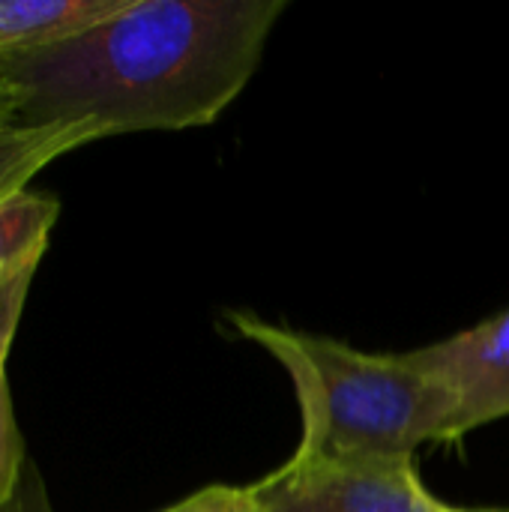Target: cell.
Listing matches in <instances>:
<instances>
[{
	"instance_id": "4fadbf2b",
	"label": "cell",
	"mask_w": 509,
	"mask_h": 512,
	"mask_svg": "<svg viewBox=\"0 0 509 512\" xmlns=\"http://www.w3.org/2000/svg\"><path fill=\"white\" fill-rule=\"evenodd\" d=\"M456 512H477V510H456ZM489 512H509V510H489Z\"/></svg>"
},
{
	"instance_id": "8fae6325",
	"label": "cell",
	"mask_w": 509,
	"mask_h": 512,
	"mask_svg": "<svg viewBox=\"0 0 509 512\" xmlns=\"http://www.w3.org/2000/svg\"><path fill=\"white\" fill-rule=\"evenodd\" d=\"M0 512H54L48 489H45V480H42V474H39V468L33 462H27V468L21 474V483H18V492L12 495V501Z\"/></svg>"
},
{
	"instance_id": "7a4b0ae2",
	"label": "cell",
	"mask_w": 509,
	"mask_h": 512,
	"mask_svg": "<svg viewBox=\"0 0 509 512\" xmlns=\"http://www.w3.org/2000/svg\"><path fill=\"white\" fill-rule=\"evenodd\" d=\"M228 324L264 348L297 390L303 438L294 459H414L423 444L465 438L456 393L420 351L366 354L252 312H228Z\"/></svg>"
},
{
	"instance_id": "6da1fadb",
	"label": "cell",
	"mask_w": 509,
	"mask_h": 512,
	"mask_svg": "<svg viewBox=\"0 0 509 512\" xmlns=\"http://www.w3.org/2000/svg\"><path fill=\"white\" fill-rule=\"evenodd\" d=\"M288 0H129L102 24L12 57L21 123L87 126L96 141L144 129H189L252 81Z\"/></svg>"
},
{
	"instance_id": "ba28073f",
	"label": "cell",
	"mask_w": 509,
	"mask_h": 512,
	"mask_svg": "<svg viewBox=\"0 0 509 512\" xmlns=\"http://www.w3.org/2000/svg\"><path fill=\"white\" fill-rule=\"evenodd\" d=\"M27 462L30 459L24 453V438H21L18 423H15L6 372L0 369V510L18 492V483H21V474H24Z\"/></svg>"
},
{
	"instance_id": "30bf717a",
	"label": "cell",
	"mask_w": 509,
	"mask_h": 512,
	"mask_svg": "<svg viewBox=\"0 0 509 512\" xmlns=\"http://www.w3.org/2000/svg\"><path fill=\"white\" fill-rule=\"evenodd\" d=\"M165 512H255L249 486H207Z\"/></svg>"
},
{
	"instance_id": "277c9868",
	"label": "cell",
	"mask_w": 509,
	"mask_h": 512,
	"mask_svg": "<svg viewBox=\"0 0 509 512\" xmlns=\"http://www.w3.org/2000/svg\"><path fill=\"white\" fill-rule=\"evenodd\" d=\"M420 357L456 393L465 435L509 417V309L420 348Z\"/></svg>"
},
{
	"instance_id": "7c38bea8",
	"label": "cell",
	"mask_w": 509,
	"mask_h": 512,
	"mask_svg": "<svg viewBox=\"0 0 509 512\" xmlns=\"http://www.w3.org/2000/svg\"><path fill=\"white\" fill-rule=\"evenodd\" d=\"M18 108H21V93L18 87L0 72V123L18 120Z\"/></svg>"
},
{
	"instance_id": "3957f363",
	"label": "cell",
	"mask_w": 509,
	"mask_h": 512,
	"mask_svg": "<svg viewBox=\"0 0 509 512\" xmlns=\"http://www.w3.org/2000/svg\"><path fill=\"white\" fill-rule=\"evenodd\" d=\"M252 489L255 512H456L426 492L414 459H288Z\"/></svg>"
},
{
	"instance_id": "52a82bcc",
	"label": "cell",
	"mask_w": 509,
	"mask_h": 512,
	"mask_svg": "<svg viewBox=\"0 0 509 512\" xmlns=\"http://www.w3.org/2000/svg\"><path fill=\"white\" fill-rule=\"evenodd\" d=\"M60 201L36 192H12L0 201V282L21 267L42 261Z\"/></svg>"
},
{
	"instance_id": "9c48e42d",
	"label": "cell",
	"mask_w": 509,
	"mask_h": 512,
	"mask_svg": "<svg viewBox=\"0 0 509 512\" xmlns=\"http://www.w3.org/2000/svg\"><path fill=\"white\" fill-rule=\"evenodd\" d=\"M36 270H39V261L21 267L18 273L6 276L0 282V369H3L6 351L12 345L15 327L21 321V309H24V300H27V291H30V282H33Z\"/></svg>"
},
{
	"instance_id": "8992f818",
	"label": "cell",
	"mask_w": 509,
	"mask_h": 512,
	"mask_svg": "<svg viewBox=\"0 0 509 512\" xmlns=\"http://www.w3.org/2000/svg\"><path fill=\"white\" fill-rule=\"evenodd\" d=\"M90 141H96V135L87 126L21 120L0 123V201L21 192L48 162Z\"/></svg>"
},
{
	"instance_id": "5b68a950",
	"label": "cell",
	"mask_w": 509,
	"mask_h": 512,
	"mask_svg": "<svg viewBox=\"0 0 509 512\" xmlns=\"http://www.w3.org/2000/svg\"><path fill=\"white\" fill-rule=\"evenodd\" d=\"M129 0H0V63L72 39Z\"/></svg>"
}]
</instances>
